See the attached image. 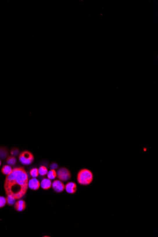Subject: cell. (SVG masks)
Segmentation results:
<instances>
[{"label": "cell", "instance_id": "cell-1", "mask_svg": "<svg viewBox=\"0 0 158 237\" xmlns=\"http://www.w3.org/2000/svg\"><path fill=\"white\" fill-rule=\"evenodd\" d=\"M28 177L23 167H16L6 176L4 188L6 195H12L16 200L24 196L28 189Z\"/></svg>", "mask_w": 158, "mask_h": 237}, {"label": "cell", "instance_id": "cell-2", "mask_svg": "<svg viewBox=\"0 0 158 237\" xmlns=\"http://www.w3.org/2000/svg\"><path fill=\"white\" fill-rule=\"evenodd\" d=\"M77 179L79 184L82 186H88L93 181V173L87 168H82L78 172Z\"/></svg>", "mask_w": 158, "mask_h": 237}, {"label": "cell", "instance_id": "cell-3", "mask_svg": "<svg viewBox=\"0 0 158 237\" xmlns=\"http://www.w3.org/2000/svg\"><path fill=\"white\" fill-rule=\"evenodd\" d=\"M19 159L22 164L28 166L33 162L34 157L31 152L25 150L19 154Z\"/></svg>", "mask_w": 158, "mask_h": 237}, {"label": "cell", "instance_id": "cell-4", "mask_svg": "<svg viewBox=\"0 0 158 237\" xmlns=\"http://www.w3.org/2000/svg\"><path fill=\"white\" fill-rule=\"evenodd\" d=\"M56 173L58 179L62 182L68 181L71 178V173L70 171L67 168L65 167H62L59 168Z\"/></svg>", "mask_w": 158, "mask_h": 237}, {"label": "cell", "instance_id": "cell-5", "mask_svg": "<svg viewBox=\"0 0 158 237\" xmlns=\"http://www.w3.org/2000/svg\"><path fill=\"white\" fill-rule=\"evenodd\" d=\"M52 187L55 192L58 193L62 192L65 189V186L60 180H54L52 184Z\"/></svg>", "mask_w": 158, "mask_h": 237}, {"label": "cell", "instance_id": "cell-6", "mask_svg": "<svg viewBox=\"0 0 158 237\" xmlns=\"http://www.w3.org/2000/svg\"><path fill=\"white\" fill-rule=\"evenodd\" d=\"M40 187V183L36 178H32L28 180V187L31 190L37 191Z\"/></svg>", "mask_w": 158, "mask_h": 237}, {"label": "cell", "instance_id": "cell-7", "mask_svg": "<svg viewBox=\"0 0 158 237\" xmlns=\"http://www.w3.org/2000/svg\"><path fill=\"white\" fill-rule=\"evenodd\" d=\"M65 191L68 194H74L77 191L76 184L73 182H69L65 185Z\"/></svg>", "mask_w": 158, "mask_h": 237}, {"label": "cell", "instance_id": "cell-8", "mask_svg": "<svg viewBox=\"0 0 158 237\" xmlns=\"http://www.w3.org/2000/svg\"><path fill=\"white\" fill-rule=\"evenodd\" d=\"M14 208L18 212H22L26 208V204L23 200H18L14 204Z\"/></svg>", "mask_w": 158, "mask_h": 237}, {"label": "cell", "instance_id": "cell-9", "mask_svg": "<svg viewBox=\"0 0 158 237\" xmlns=\"http://www.w3.org/2000/svg\"><path fill=\"white\" fill-rule=\"evenodd\" d=\"M52 183L51 180L49 178H45L42 179L40 183V187H42L44 190H48L52 187Z\"/></svg>", "mask_w": 158, "mask_h": 237}, {"label": "cell", "instance_id": "cell-10", "mask_svg": "<svg viewBox=\"0 0 158 237\" xmlns=\"http://www.w3.org/2000/svg\"><path fill=\"white\" fill-rule=\"evenodd\" d=\"M12 168L11 167V166H10L9 165H5L2 167L1 171V173L3 175L8 176L12 173Z\"/></svg>", "mask_w": 158, "mask_h": 237}, {"label": "cell", "instance_id": "cell-11", "mask_svg": "<svg viewBox=\"0 0 158 237\" xmlns=\"http://www.w3.org/2000/svg\"><path fill=\"white\" fill-rule=\"evenodd\" d=\"M6 163L10 166H14L17 163V159L13 156H9L7 158Z\"/></svg>", "mask_w": 158, "mask_h": 237}, {"label": "cell", "instance_id": "cell-12", "mask_svg": "<svg viewBox=\"0 0 158 237\" xmlns=\"http://www.w3.org/2000/svg\"><path fill=\"white\" fill-rule=\"evenodd\" d=\"M6 199L7 204L10 206L14 205L16 202V199L12 195H7L6 198Z\"/></svg>", "mask_w": 158, "mask_h": 237}, {"label": "cell", "instance_id": "cell-13", "mask_svg": "<svg viewBox=\"0 0 158 237\" xmlns=\"http://www.w3.org/2000/svg\"><path fill=\"white\" fill-rule=\"evenodd\" d=\"M47 177L50 180H53L57 177V173L55 170H50L48 171L47 174Z\"/></svg>", "mask_w": 158, "mask_h": 237}, {"label": "cell", "instance_id": "cell-14", "mask_svg": "<svg viewBox=\"0 0 158 237\" xmlns=\"http://www.w3.org/2000/svg\"><path fill=\"white\" fill-rule=\"evenodd\" d=\"M8 154V150L4 147H0V158L4 159Z\"/></svg>", "mask_w": 158, "mask_h": 237}, {"label": "cell", "instance_id": "cell-15", "mask_svg": "<svg viewBox=\"0 0 158 237\" xmlns=\"http://www.w3.org/2000/svg\"><path fill=\"white\" fill-rule=\"evenodd\" d=\"M38 172H39L40 175L42 176H44L47 175L48 170L46 167L44 166H41L38 169Z\"/></svg>", "mask_w": 158, "mask_h": 237}, {"label": "cell", "instance_id": "cell-16", "mask_svg": "<svg viewBox=\"0 0 158 237\" xmlns=\"http://www.w3.org/2000/svg\"><path fill=\"white\" fill-rule=\"evenodd\" d=\"M29 173L33 178L37 177L39 175L38 168H32L29 171Z\"/></svg>", "mask_w": 158, "mask_h": 237}, {"label": "cell", "instance_id": "cell-17", "mask_svg": "<svg viewBox=\"0 0 158 237\" xmlns=\"http://www.w3.org/2000/svg\"><path fill=\"white\" fill-rule=\"evenodd\" d=\"M7 204L6 199L3 196H0V208H3Z\"/></svg>", "mask_w": 158, "mask_h": 237}, {"label": "cell", "instance_id": "cell-18", "mask_svg": "<svg viewBox=\"0 0 158 237\" xmlns=\"http://www.w3.org/2000/svg\"><path fill=\"white\" fill-rule=\"evenodd\" d=\"M19 150L18 149V148H12L10 150V153L13 156H14V157L18 155V154H19Z\"/></svg>", "mask_w": 158, "mask_h": 237}, {"label": "cell", "instance_id": "cell-19", "mask_svg": "<svg viewBox=\"0 0 158 237\" xmlns=\"http://www.w3.org/2000/svg\"><path fill=\"white\" fill-rule=\"evenodd\" d=\"M58 163H55V162L51 163L50 166V168L51 170H57L58 168Z\"/></svg>", "mask_w": 158, "mask_h": 237}, {"label": "cell", "instance_id": "cell-20", "mask_svg": "<svg viewBox=\"0 0 158 237\" xmlns=\"http://www.w3.org/2000/svg\"><path fill=\"white\" fill-rule=\"evenodd\" d=\"M1 159H0V166L1 165Z\"/></svg>", "mask_w": 158, "mask_h": 237}]
</instances>
